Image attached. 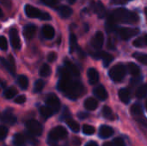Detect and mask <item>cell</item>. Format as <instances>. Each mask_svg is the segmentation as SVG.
I'll list each match as a JSON object with an SVG mask.
<instances>
[{
  "label": "cell",
  "mask_w": 147,
  "mask_h": 146,
  "mask_svg": "<svg viewBox=\"0 0 147 146\" xmlns=\"http://www.w3.org/2000/svg\"><path fill=\"white\" fill-rule=\"evenodd\" d=\"M90 84H96L99 81V73L95 68H90L87 72Z\"/></svg>",
  "instance_id": "cell-15"
},
{
  "label": "cell",
  "mask_w": 147,
  "mask_h": 146,
  "mask_svg": "<svg viewBox=\"0 0 147 146\" xmlns=\"http://www.w3.org/2000/svg\"><path fill=\"white\" fill-rule=\"evenodd\" d=\"M9 40L12 47L16 50H19L21 48V40L18 35V32L16 28H11L9 31Z\"/></svg>",
  "instance_id": "cell-9"
},
{
  "label": "cell",
  "mask_w": 147,
  "mask_h": 146,
  "mask_svg": "<svg viewBox=\"0 0 147 146\" xmlns=\"http://www.w3.org/2000/svg\"><path fill=\"white\" fill-rule=\"evenodd\" d=\"M58 89L69 99L75 100L82 96L85 89L78 81H73L71 77H60L58 83Z\"/></svg>",
  "instance_id": "cell-1"
},
{
  "label": "cell",
  "mask_w": 147,
  "mask_h": 146,
  "mask_svg": "<svg viewBox=\"0 0 147 146\" xmlns=\"http://www.w3.org/2000/svg\"><path fill=\"white\" fill-rule=\"evenodd\" d=\"M141 80H142V78H141L140 77H139V76L134 77L132 78L131 82H130V83H131V85H137V84L140 83Z\"/></svg>",
  "instance_id": "cell-46"
},
{
  "label": "cell",
  "mask_w": 147,
  "mask_h": 146,
  "mask_svg": "<svg viewBox=\"0 0 147 146\" xmlns=\"http://www.w3.org/2000/svg\"><path fill=\"white\" fill-rule=\"evenodd\" d=\"M46 104L50 108L53 113H57L60 108V101L54 94H48L46 98Z\"/></svg>",
  "instance_id": "cell-7"
},
{
  "label": "cell",
  "mask_w": 147,
  "mask_h": 146,
  "mask_svg": "<svg viewBox=\"0 0 147 146\" xmlns=\"http://www.w3.org/2000/svg\"><path fill=\"white\" fill-rule=\"evenodd\" d=\"M17 83L22 89H27L28 87V79L24 75H20L17 77Z\"/></svg>",
  "instance_id": "cell-26"
},
{
  "label": "cell",
  "mask_w": 147,
  "mask_h": 146,
  "mask_svg": "<svg viewBox=\"0 0 147 146\" xmlns=\"http://www.w3.org/2000/svg\"><path fill=\"white\" fill-rule=\"evenodd\" d=\"M41 31H42L43 36L47 40H51L54 37L55 31H54V28L51 25H44L42 27Z\"/></svg>",
  "instance_id": "cell-19"
},
{
  "label": "cell",
  "mask_w": 147,
  "mask_h": 146,
  "mask_svg": "<svg viewBox=\"0 0 147 146\" xmlns=\"http://www.w3.org/2000/svg\"><path fill=\"white\" fill-rule=\"evenodd\" d=\"M67 136V131L65 127L59 126L51 130L48 134V143L54 144L60 139H65Z\"/></svg>",
  "instance_id": "cell-4"
},
{
  "label": "cell",
  "mask_w": 147,
  "mask_h": 146,
  "mask_svg": "<svg viewBox=\"0 0 147 146\" xmlns=\"http://www.w3.org/2000/svg\"><path fill=\"white\" fill-rule=\"evenodd\" d=\"M1 1L3 2V5H5V6H7V4H6V3H8V5H9V6H10V4H11V3H10V2H9V0H1Z\"/></svg>",
  "instance_id": "cell-51"
},
{
  "label": "cell",
  "mask_w": 147,
  "mask_h": 146,
  "mask_svg": "<svg viewBox=\"0 0 147 146\" xmlns=\"http://www.w3.org/2000/svg\"><path fill=\"white\" fill-rule=\"evenodd\" d=\"M17 94V90L16 88L14 87H9L8 89H6L3 92V96L6 99H12L13 97L16 96V95Z\"/></svg>",
  "instance_id": "cell-30"
},
{
  "label": "cell",
  "mask_w": 147,
  "mask_h": 146,
  "mask_svg": "<svg viewBox=\"0 0 147 146\" xmlns=\"http://www.w3.org/2000/svg\"><path fill=\"white\" fill-rule=\"evenodd\" d=\"M135 120H136V121L139 122L140 125H143V126H145L146 127H147V119H146L143 115L135 117Z\"/></svg>",
  "instance_id": "cell-42"
},
{
  "label": "cell",
  "mask_w": 147,
  "mask_h": 146,
  "mask_svg": "<svg viewBox=\"0 0 147 146\" xmlns=\"http://www.w3.org/2000/svg\"><path fill=\"white\" fill-rule=\"evenodd\" d=\"M146 110H147V101H146Z\"/></svg>",
  "instance_id": "cell-57"
},
{
  "label": "cell",
  "mask_w": 147,
  "mask_h": 146,
  "mask_svg": "<svg viewBox=\"0 0 147 146\" xmlns=\"http://www.w3.org/2000/svg\"><path fill=\"white\" fill-rule=\"evenodd\" d=\"M102 146H114V145H113V144H111V143H109V142H107V143H104Z\"/></svg>",
  "instance_id": "cell-52"
},
{
  "label": "cell",
  "mask_w": 147,
  "mask_h": 146,
  "mask_svg": "<svg viewBox=\"0 0 147 146\" xmlns=\"http://www.w3.org/2000/svg\"><path fill=\"white\" fill-rule=\"evenodd\" d=\"M93 57L96 58V59H102L103 61V65L104 66H108L114 59V57L111 54H109V53H108L106 52H102V51H99V52L94 53Z\"/></svg>",
  "instance_id": "cell-10"
},
{
  "label": "cell",
  "mask_w": 147,
  "mask_h": 146,
  "mask_svg": "<svg viewBox=\"0 0 147 146\" xmlns=\"http://www.w3.org/2000/svg\"><path fill=\"white\" fill-rule=\"evenodd\" d=\"M143 38H144V41H145V44H146V45H147V34H146V35H145V36L143 37Z\"/></svg>",
  "instance_id": "cell-53"
},
{
  "label": "cell",
  "mask_w": 147,
  "mask_h": 146,
  "mask_svg": "<svg viewBox=\"0 0 147 146\" xmlns=\"http://www.w3.org/2000/svg\"><path fill=\"white\" fill-rule=\"evenodd\" d=\"M102 114L103 115L104 118H106L107 120H114L115 118H114V114H113V111L112 109L108 107V106H104L102 109Z\"/></svg>",
  "instance_id": "cell-27"
},
{
  "label": "cell",
  "mask_w": 147,
  "mask_h": 146,
  "mask_svg": "<svg viewBox=\"0 0 147 146\" xmlns=\"http://www.w3.org/2000/svg\"><path fill=\"white\" fill-rule=\"evenodd\" d=\"M130 111H131V114H132L134 117L140 116V115H142V114H143V108H142L141 105L139 104V103L134 104V105L131 107Z\"/></svg>",
  "instance_id": "cell-25"
},
{
  "label": "cell",
  "mask_w": 147,
  "mask_h": 146,
  "mask_svg": "<svg viewBox=\"0 0 147 146\" xmlns=\"http://www.w3.org/2000/svg\"><path fill=\"white\" fill-rule=\"evenodd\" d=\"M1 121L5 124H9V125H14L16 122V116L12 114L11 111L5 110L3 114L1 116Z\"/></svg>",
  "instance_id": "cell-13"
},
{
  "label": "cell",
  "mask_w": 147,
  "mask_h": 146,
  "mask_svg": "<svg viewBox=\"0 0 147 146\" xmlns=\"http://www.w3.org/2000/svg\"><path fill=\"white\" fill-rule=\"evenodd\" d=\"M36 33V27L34 24L26 25L23 28V35L26 39L31 40Z\"/></svg>",
  "instance_id": "cell-14"
},
{
  "label": "cell",
  "mask_w": 147,
  "mask_h": 146,
  "mask_svg": "<svg viewBox=\"0 0 147 146\" xmlns=\"http://www.w3.org/2000/svg\"><path fill=\"white\" fill-rule=\"evenodd\" d=\"M94 9H95V12L96 13V15L99 18H103L106 15V9L101 1H98L95 4Z\"/></svg>",
  "instance_id": "cell-21"
},
{
  "label": "cell",
  "mask_w": 147,
  "mask_h": 146,
  "mask_svg": "<svg viewBox=\"0 0 147 146\" xmlns=\"http://www.w3.org/2000/svg\"><path fill=\"white\" fill-rule=\"evenodd\" d=\"M134 58L138 60L139 62L142 63L143 65H147V54L146 53H142V52H135L134 53Z\"/></svg>",
  "instance_id": "cell-34"
},
{
  "label": "cell",
  "mask_w": 147,
  "mask_h": 146,
  "mask_svg": "<svg viewBox=\"0 0 147 146\" xmlns=\"http://www.w3.org/2000/svg\"><path fill=\"white\" fill-rule=\"evenodd\" d=\"M57 10L59 12V15L63 18H68L72 14V9L69 6H66V5L59 6Z\"/></svg>",
  "instance_id": "cell-20"
},
{
  "label": "cell",
  "mask_w": 147,
  "mask_h": 146,
  "mask_svg": "<svg viewBox=\"0 0 147 146\" xmlns=\"http://www.w3.org/2000/svg\"><path fill=\"white\" fill-rule=\"evenodd\" d=\"M75 2H76V0H68V3H69L70 4H73Z\"/></svg>",
  "instance_id": "cell-54"
},
{
  "label": "cell",
  "mask_w": 147,
  "mask_h": 146,
  "mask_svg": "<svg viewBox=\"0 0 147 146\" xmlns=\"http://www.w3.org/2000/svg\"><path fill=\"white\" fill-rule=\"evenodd\" d=\"M72 144L74 146H80L81 145V141L78 138H73L72 139Z\"/></svg>",
  "instance_id": "cell-49"
},
{
  "label": "cell",
  "mask_w": 147,
  "mask_h": 146,
  "mask_svg": "<svg viewBox=\"0 0 147 146\" xmlns=\"http://www.w3.org/2000/svg\"><path fill=\"white\" fill-rule=\"evenodd\" d=\"M3 15V11H2V9H1V8H0V17H2Z\"/></svg>",
  "instance_id": "cell-55"
},
{
  "label": "cell",
  "mask_w": 147,
  "mask_h": 146,
  "mask_svg": "<svg viewBox=\"0 0 147 146\" xmlns=\"http://www.w3.org/2000/svg\"><path fill=\"white\" fill-rule=\"evenodd\" d=\"M113 145L114 146H126L124 140L121 138H116L113 141Z\"/></svg>",
  "instance_id": "cell-43"
},
{
  "label": "cell",
  "mask_w": 147,
  "mask_h": 146,
  "mask_svg": "<svg viewBox=\"0 0 147 146\" xmlns=\"http://www.w3.org/2000/svg\"><path fill=\"white\" fill-rule=\"evenodd\" d=\"M1 59V62L3 65V66L8 70V71L12 75H15L16 67H15V59H14V58L11 55H9L8 60H6L4 59Z\"/></svg>",
  "instance_id": "cell-12"
},
{
  "label": "cell",
  "mask_w": 147,
  "mask_h": 146,
  "mask_svg": "<svg viewBox=\"0 0 147 146\" xmlns=\"http://www.w3.org/2000/svg\"><path fill=\"white\" fill-rule=\"evenodd\" d=\"M25 143V138L20 133H16L13 138V144L15 146H22Z\"/></svg>",
  "instance_id": "cell-29"
},
{
  "label": "cell",
  "mask_w": 147,
  "mask_h": 146,
  "mask_svg": "<svg viewBox=\"0 0 147 146\" xmlns=\"http://www.w3.org/2000/svg\"><path fill=\"white\" fill-rule=\"evenodd\" d=\"M136 96L138 98H145L147 96V84H143L136 90Z\"/></svg>",
  "instance_id": "cell-31"
},
{
  "label": "cell",
  "mask_w": 147,
  "mask_h": 146,
  "mask_svg": "<svg viewBox=\"0 0 147 146\" xmlns=\"http://www.w3.org/2000/svg\"><path fill=\"white\" fill-rule=\"evenodd\" d=\"M127 71H128V72H129L131 75H133L134 77L139 76V75H140V67H139L136 64L132 63V62L129 63V64L127 65Z\"/></svg>",
  "instance_id": "cell-24"
},
{
  "label": "cell",
  "mask_w": 147,
  "mask_h": 146,
  "mask_svg": "<svg viewBox=\"0 0 147 146\" xmlns=\"http://www.w3.org/2000/svg\"><path fill=\"white\" fill-rule=\"evenodd\" d=\"M46 5L50 7H54L58 4V0H41Z\"/></svg>",
  "instance_id": "cell-45"
},
{
  "label": "cell",
  "mask_w": 147,
  "mask_h": 146,
  "mask_svg": "<svg viewBox=\"0 0 147 146\" xmlns=\"http://www.w3.org/2000/svg\"><path fill=\"white\" fill-rule=\"evenodd\" d=\"M78 117L81 120H84V119H86L87 117H89V114L85 113V112H81V113L78 114Z\"/></svg>",
  "instance_id": "cell-48"
},
{
  "label": "cell",
  "mask_w": 147,
  "mask_h": 146,
  "mask_svg": "<svg viewBox=\"0 0 147 146\" xmlns=\"http://www.w3.org/2000/svg\"><path fill=\"white\" fill-rule=\"evenodd\" d=\"M105 28H106L108 32H113L114 30L116 29V22L109 16L108 21H107V22H106Z\"/></svg>",
  "instance_id": "cell-35"
},
{
  "label": "cell",
  "mask_w": 147,
  "mask_h": 146,
  "mask_svg": "<svg viewBox=\"0 0 147 146\" xmlns=\"http://www.w3.org/2000/svg\"><path fill=\"white\" fill-rule=\"evenodd\" d=\"M119 35L122 40H129L132 37L137 35L140 33L139 28H121L118 30Z\"/></svg>",
  "instance_id": "cell-8"
},
{
  "label": "cell",
  "mask_w": 147,
  "mask_h": 146,
  "mask_svg": "<svg viewBox=\"0 0 147 146\" xmlns=\"http://www.w3.org/2000/svg\"><path fill=\"white\" fill-rule=\"evenodd\" d=\"M97 106H98V102L95 98L89 97L84 102V108L89 111H93V110L96 109Z\"/></svg>",
  "instance_id": "cell-22"
},
{
  "label": "cell",
  "mask_w": 147,
  "mask_h": 146,
  "mask_svg": "<svg viewBox=\"0 0 147 146\" xmlns=\"http://www.w3.org/2000/svg\"><path fill=\"white\" fill-rule=\"evenodd\" d=\"M83 133L85 135H92L95 133V128L90 125H84L83 126Z\"/></svg>",
  "instance_id": "cell-38"
},
{
  "label": "cell",
  "mask_w": 147,
  "mask_h": 146,
  "mask_svg": "<svg viewBox=\"0 0 147 146\" xmlns=\"http://www.w3.org/2000/svg\"><path fill=\"white\" fill-rule=\"evenodd\" d=\"M56 59H57V54L54 52H51L47 55V60H48V62H53V61L56 60Z\"/></svg>",
  "instance_id": "cell-47"
},
{
  "label": "cell",
  "mask_w": 147,
  "mask_h": 146,
  "mask_svg": "<svg viewBox=\"0 0 147 146\" xmlns=\"http://www.w3.org/2000/svg\"><path fill=\"white\" fill-rule=\"evenodd\" d=\"M78 48L77 37L75 34H71L70 35V52H73Z\"/></svg>",
  "instance_id": "cell-36"
},
{
  "label": "cell",
  "mask_w": 147,
  "mask_h": 146,
  "mask_svg": "<svg viewBox=\"0 0 147 146\" xmlns=\"http://www.w3.org/2000/svg\"><path fill=\"white\" fill-rule=\"evenodd\" d=\"M85 146H98V145H97V144H96V142H94V141H90V142L87 143Z\"/></svg>",
  "instance_id": "cell-50"
},
{
  "label": "cell",
  "mask_w": 147,
  "mask_h": 146,
  "mask_svg": "<svg viewBox=\"0 0 147 146\" xmlns=\"http://www.w3.org/2000/svg\"><path fill=\"white\" fill-rule=\"evenodd\" d=\"M26 102V96L24 95H21V96H18L17 97L15 98V102L17 103V104H22Z\"/></svg>",
  "instance_id": "cell-44"
},
{
  "label": "cell",
  "mask_w": 147,
  "mask_h": 146,
  "mask_svg": "<svg viewBox=\"0 0 147 146\" xmlns=\"http://www.w3.org/2000/svg\"><path fill=\"white\" fill-rule=\"evenodd\" d=\"M119 97H120V100L123 103L127 104L130 102V98H131L130 91L127 89H121L119 91Z\"/></svg>",
  "instance_id": "cell-23"
},
{
  "label": "cell",
  "mask_w": 147,
  "mask_h": 146,
  "mask_svg": "<svg viewBox=\"0 0 147 146\" xmlns=\"http://www.w3.org/2000/svg\"><path fill=\"white\" fill-rule=\"evenodd\" d=\"M145 45L146 44H145V41H144V38H138L134 41V46H136V47H142Z\"/></svg>",
  "instance_id": "cell-41"
},
{
  "label": "cell",
  "mask_w": 147,
  "mask_h": 146,
  "mask_svg": "<svg viewBox=\"0 0 147 146\" xmlns=\"http://www.w3.org/2000/svg\"><path fill=\"white\" fill-rule=\"evenodd\" d=\"M40 113L45 118H49V117H51L54 114L53 111L50 108H48L47 106H42V107H40Z\"/></svg>",
  "instance_id": "cell-33"
},
{
  "label": "cell",
  "mask_w": 147,
  "mask_h": 146,
  "mask_svg": "<svg viewBox=\"0 0 147 146\" xmlns=\"http://www.w3.org/2000/svg\"><path fill=\"white\" fill-rule=\"evenodd\" d=\"M65 122H66L67 126H69V128H70L72 132H74V133H78V132H79L80 127H79V125H78V123L77 121H75V120H72L71 118H69V119H67V120H65Z\"/></svg>",
  "instance_id": "cell-28"
},
{
  "label": "cell",
  "mask_w": 147,
  "mask_h": 146,
  "mask_svg": "<svg viewBox=\"0 0 147 146\" xmlns=\"http://www.w3.org/2000/svg\"><path fill=\"white\" fill-rule=\"evenodd\" d=\"M114 134V130L112 127L103 125L99 129V136L102 139H109Z\"/></svg>",
  "instance_id": "cell-17"
},
{
  "label": "cell",
  "mask_w": 147,
  "mask_h": 146,
  "mask_svg": "<svg viewBox=\"0 0 147 146\" xmlns=\"http://www.w3.org/2000/svg\"><path fill=\"white\" fill-rule=\"evenodd\" d=\"M127 69L123 65H116L109 70V77L115 82H121L125 77Z\"/></svg>",
  "instance_id": "cell-5"
},
{
  "label": "cell",
  "mask_w": 147,
  "mask_h": 146,
  "mask_svg": "<svg viewBox=\"0 0 147 146\" xmlns=\"http://www.w3.org/2000/svg\"><path fill=\"white\" fill-rule=\"evenodd\" d=\"M65 67L68 70V71L71 73V75L72 77H79L80 73H79L78 67L73 63H71L70 60H68V59L65 60Z\"/></svg>",
  "instance_id": "cell-18"
},
{
  "label": "cell",
  "mask_w": 147,
  "mask_h": 146,
  "mask_svg": "<svg viewBox=\"0 0 147 146\" xmlns=\"http://www.w3.org/2000/svg\"><path fill=\"white\" fill-rule=\"evenodd\" d=\"M94 95L101 101H105L108 98V93L102 85H99L94 89Z\"/></svg>",
  "instance_id": "cell-16"
},
{
  "label": "cell",
  "mask_w": 147,
  "mask_h": 146,
  "mask_svg": "<svg viewBox=\"0 0 147 146\" xmlns=\"http://www.w3.org/2000/svg\"><path fill=\"white\" fill-rule=\"evenodd\" d=\"M44 85H45L44 81H42V80H40H40H37V81L35 82V83H34V93H40V92L43 89Z\"/></svg>",
  "instance_id": "cell-37"
},
{
  "label": "cell",
  "mask_w": 147,
  "mask_h": 146,
  "mask_svg": "<svg viewBox=\"0 0 147 146\" xmlns=\"http://www.w3.org/2000/svg\"><path fill=\"white\" fill-rule=\"evenodd\" d=\"M145 14H146V15L147 17V7L145 9Z\"/></svg>",
  "instance_id": "cell-56"
},
{
  "label": "cell",
  "mask_w": 147,
  "mask_h": 146,
  "mask_svg": "<svg viewBox=\"0 0 147 146\" xmlns=\"http://www.w3.org/2000/svg\"><path fill=\"white\" fill-rule=\"evenodd\" d=\"M25 10V14L27 15V16L30 17V18H39L44 21H48L51 20V15L44 11H41L40 9L30 5V4H27L24 8Z\"/></svg>",
  "instance_id": "cell-3"
},
{
  "label": "cell",
  "mask_w": 147,
  "mask_h": 146,
  "mask_svg": "<svg viewBox=\"0 0 147 146\" xmlns=\"http://www.w3.org/2000/svg\"><path fill=\"white\" fill-rule=\"evenodd\" d=\"M104 43V35L102 32L98 31L96 33V34L94 35L92 40H91V44L93 46L94 48L99 50L102 48V45Z\"/></svg>",
  "instance_id": "cell-11"
},
{
  "label": "cell",
  "mask_w": 147,
  "mask_h": 146,
  "mask_svg": "<svg viewBox=\"0 0 147 146\" xmlns=\"http://www.w3.org/2000/svg\"><path fill=\"white\" fill-rule=\"evenodd\" d=\"M39 73H40V77H48L51 74V67L47 64H43L42 66L40 69Z\"/></svg>",
  "instance_id": "cell-32"
},
{
  "label": "cell",
  "mask_w": 147,
  "mask_h": 146,
  "mask_svg": "<svg viewBox=\"0 0 147 146\" xmlns=\"http://www.w3.org/2000/svg\"><path fill=\"white\" fill-rule=\"evenodd\" d=\"M8 48V42L5 37L3 36H0V49L3 51L7 50Z\"/></svg>",
  "instance_id": "cell-39"
},
{
  "label": "cell",
  "mask_w": 147,
  "mask_h": 146,
  "mask_svg": "<svg viewBox=\"0 0 147 146\" xmlns=\"http://www.w3.org/2000/svg\"><path fill=\"white\" fill-rule=\"evenodd\" d=\"M116 23H128V24H134L139 22V15L132 12L125 8H120L116 9L113 11V13L109 15Z\"/></svg>",
  "instance_id": "cell-2"
},
{
  "label": "cell",
  "mask_w": 147,
  "mask_h": 146,
  "mask_svg": "<svg viewBox=\"0 0 147 146\" xmlns=\"http://www.w3.org/2000/svg\"><path fill=\"white\" fill-rule=\"evenodd\" d=\"M8 135V129L4 126H0V140H3Z\"/></svg>",
  "instance_id": "cell-40"
},
{
  "label": "cell",
  "mask_w": 147,
  "mask_h": 146,
  "mask_svg": "<svg viewBox=\"0 0 147 146\" xmlns=\"http://www.w3.org/2000/svg\"><path fill=\"white\" fill-rule=\"evenodd\" d=\"M26 127L28 130L29 133L32 134L33 136H40L42 134V132H43L42 125L37 120H30L27 121Z\"/></svg>",
  "instance_id": "cell-6"
}]
</instances>
